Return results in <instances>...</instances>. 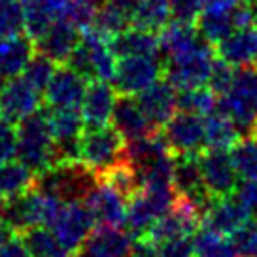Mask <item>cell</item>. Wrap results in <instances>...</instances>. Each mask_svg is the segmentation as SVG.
Here are the masks:
<instances>
[{"mask_svg": "<svg viewBox=\"0 0 257 257\" xmlns=\"http://www.w3.org/2000/svg\"><path fill=\"white\" fill-rule=\"evenodd\" d=\"M204 36H199L195 42L184 49L176 51L174 55L163 59L165 63V78L178 89H193L208 85L210 74L216 64V48H212Z\"/></svg>", "mask_w": 257, "mask_h": 257, "instance_id": "cell-1", "label": "cell"}, {"mask_svg": "<svg viewBox=\"0 0 257 257\" xmlns=\"http://www.w3.org/2000/svg\"><path fill=\"white\" fill-rule=\"evenodd\" d=\"M217 112L233 121L240 137L257 135V64L234 70L231 89L217 98Z\"/></svg>", "mask_w": 257, "mask_h": 257, "instance_id": "cell-2", "label": "cell"}, {"mask_svg": "<svg viewBox=\"0 0 257 257\" xmlns=\"http://www.w3.org/2000/svg\"><path fill=\"white\" fill-rule=\"evenodd\" d=\"M98 185V176L81 161H63L36 174L34 187L63 202H83Z\"/></svg>", "mask_w": 257, "mask_h": 257, "instance_id": "cell-3", "label": "cell"}, {"mask_svg": "<svg viewBox=\"0 0 257 257\" xmlns=\"http://www.w3.org/2000/svg\"><path fill=\"white\" fill-rule=\"evenodd\" d=\"M34 174H40L57 163L55 142L48 123V112L38 110L17 123V157Z\"/></svg>", "mask_w": 257, "mask_h": 257, "instance_id": "cell-4", "label": "cell"}, {"mask_svg": "<svg viewBox=\"0 0 257 257\" xmlns=\"http://www.w3.org/2000/svg\"><path fill=\"white\" fill-rule=\"evenodd\" d=\"M63 204L64 202L53 195L32 187L6 201L2 219L8 223L14 234H23L34 227H49Z\"/></svg>", "mask_w": 257, "mask_h": 257, "instance_id": "cell-5", "label": "cell"}, {"mask_svg": "<svg viewBox=\"0 0 257 257\" xmlns=\"http://www.w3.org/2000/svg\"><path fill=\"white\" fill-rule=\"evenodd\" d=\"M68 64L85 80L112 81L117 66V57L110 48V38L104 36L95 27L81 31V40L68 57Z\"/></svg>", "mask_w": 257, "mask_h": 257, "instance_id": "cell-6", "label": "cell"}, {"mask_svg": "<svg viewBox=\"0 0 257 257\" xmlns=\"http://www.w3.org/2000/svg\"><path fill=\"white\" fill-rule=\"evenodd\" d=\"M174 185H146L128 201L125 229L135 238L144 236L176 202Z\"/></svg>", "mask_w": 257, "mask_h": 257, "instance_id": "cell-7", "label": "cell"}, {"mask_svg": "<svg viewBox=\"0 0 257 257\" xmlns=\"http://www.w3.org/2000/svg\"><path fill=\"white\" fill-rule=\"evenodd\" d=\"M125 148L127 138L113 125L87 128L80 140V161L100 178L125 161Z\"/></svg>", "mask_w": 257, "mask_h": 257, "instance_id": "cell-8", "label": "cell"}, {"mask_svg": "<svg viewBox=\"0 0 257 257\" xmlns=\"http://www.w3.org/2000/svg\"><path fill=\"white\" fill-rule=\"evenodd\" d=\"M165 74V63L161 55H133L117 59L112 85L117 95L135 96L161 80Z\"/></svg>", "mask_w": 257, "mask_h": 257, "instance_id": "cell-9", "label": "cell"}, {"mask_svg": "<svg viewBox=\"0 0 257 257\" xmlns=\"http://www.w3.org/2000/svg\"><path fill=\"white\" fill-rule=\"evenodd\" d=\"M48 123L55 142L57 163L80 161V140L85 133V121L78 108H51Z\"/></svg>", "mask_w": 257, "mask_h": 257, "instance_id": "cell-10", "label": "cell"}, {"mask_svg": "<svg viewBox=\"0 0 257 257\" xmlns=\"http://www.w3.org/2000/svg\"><path fill=\"white\" fill-rule=\"evenodd\" d=\"M96 219L85 202H64L49 229L74 255L95 231Z\"/></svg>", "mask_w": 257, "mask_h": 257, "instance_id": "cell-11", "label": "cell"}, {"mask_svg": "<svg viewBox=\"0 0 257 257\" xmlns=\"http://www.w3.org/2000/svg\"><path fill=\"white\" fill-rule=\"evenodd\" d=\"M172 185L178 197L193 202L201 212V221L204 210L216 197H212L206 189L201 170V153H185L174 155V172H172Z\"/></svg>", "mask_w": 257, "mask_h": 257, "instance_id": "cell-12", "label": "cell"}, {"mask_svg": "<svg viewBox=\"0 0 257 257\" xmlns=\"http://www.w3.org/2000/svg\"><path fill=\"white\" fill-rule=\"evenodd\" d=\"M161 135L174 155L201 153L206 150V131L202 115L180 110L163 127Z\"/></svg>", "mask_w": 257, "mask_h": 257, "instance_id": "cell-13", "label": "cell"}, {"mask_svg": "<svg viewBox=\"0 0 257 257\" xmlns=\"http://www.w3.org/2000/svg\"><path fill=\"white\" fill-rule=\"evenodd\" d=\"M201 170L206 189L212 197L221 199L236 191L240 176L236 172L233 157L227 150H204L201 152Z\"/></svg>", "mask_w": 257, "mask_h": 257, "instance_id": "cell-14", "label": "cell"}, {"mask_svg": "<svg viewBox=\"0 0 257 257\" xmlns=\"http://www.w3.org/2000/svg\"><path fill=\"white\" fill-rule=\"evenodd\" d=\"M40 104L42 91L29 83L23 76L10 80L0 89V117L16 125L38 112Z\"/></svg>", "mask_w": 257, "mask_h": 257, "instance_id": "cell-15", "label": "cell"}, {"mask_svg": "<svg viewBox=\"0 0 257 257\" xmlns=\"http://www.w3.org/2000/svg\"><path fill=\"white\" fill-rule=\"evenodd\" d=\"M137 100L146 119L150 121L152 131L161 133L178 110V89L167 78H163L138 93Z\"/></svg>", "mask_w": 257, "mask_h": 257, "instance_id": "cell-16", "label": "cell"}, {"mask_svg": "<svg viewBox=\"0 0 257 257\" xmlns=\"http://www.w3.org/2000/svg\"><path fill=\"white\" fill-rule=\"evenodd\" d=\"M199 223H201V212L199 208L189 202L187 199L178 197L174 206L161 217L157 223L152 227L150 236L153 240L161 244V242L172 240V238H182V236H193L199 231Z\"/></svg>", "mask_w": 257, "mask_h": 257, "instance_id": "cell-17", "label": "cell"}, {"mask_svg": "<svg viewBox=\"0 0 257 257\" xmlns=\"http://www.w3.org/2000/svg\"><path fill=\"white\" fill-rule=\"evenodd\" d=\"M135 236L125 227L98 225L89 234L76 257H131Z\"/></svg>", "mask_w": 257, "mask_h": 257, "instance_id": "cell-18", "label": "cell"}, {"mask_svg": "<svg viewBox=\"0 0 257 257\" xmlns=\"http://www.w3.org/2000/svg\"><path fill=\"white\" fill-rule=\"evenodd\" d=\"M87 87V80L68 64H64L57 68L48 83L44 91V100L49 108H80Z\"/></svg>", "mask_w": 257, "mask_h": 257, "instance_id": "cell-19", "label": "cell"}, {"mask_svg": "<svg viewBox=\"0 0 257 257\" xmlns=\"http://www.w3.org/2000/svg\"><path fill=\"white\" fill-rule=\"evenodd\" d=\"M255 17L249 12V8L242 2L240 6L233 10H212V12H202L199 21H197V29L201 34L216 46L217 42L227 38L231 32L242 27H249L255 25Z\"/></svg>", "mask_w": 257, "mask_h": 257, "instance_id": "cell-20", "label": "cell"}, {"mask_svg": "<svg viewBox=\"0 0 257 257\" xmlns=\"http://www.w3.org/2000/svg\"><path fill=\"white\" fill-rule=\"evenodd\" d=\"M81 40V31L68 19H57L34 40L38 53L49 57L57 64H64Z\"/></svg>", "mask_w": 257, "mask_h": 257, "instance_id": "cell-21", "label": "cell"}, {"mask_svg": "<svg viewBox=\"0 0 257 257\" xmlns=\"http://www.w3.org/2000/svg\"><path fill=\"white\" fill-rule=\"evenodd\" d=\"M249 212L234 195L214 199L202 214V227L214 229L221 234H234L249 221Z\"/></svg>", "mask_w": 257, "mask_h": 257, "instance_id": "cell-22", "label": "cell"}, {"mask_svg": "<svg viewBox=\"0 0 257 257\" xmlns=\"http://www.w3.org/2000/svg\"><path fill=\"white\" fill-rule=\"evenodd\" d=\"M115 102H117V91L110 81H91L81 102V115L85 121V127L95 128L108 125L112 121Z\"/></svg>", "mask_w": 257, "mask_h": 257, "instance_id": "cell-23", "label": "cell"}, {"mask_svg": "<svg viewBox=\"0 0 257 257\" xmlns=\"http://www.w3.org/2000/svg\"><path fill=\"white\" fill-rule=\"evenodd\" d=\"M83 202L93 212L98 225H115V227L125 225L128 201L112 185L98 182V185L89 193Z\"/></svg>", "mask_w": 257, "mask_h": 257, "instance_id": "cell-24", "label": "cell"}, {"mask_svg": "<svg viewBox=\"0 0 257 257\" xmlns=\"http://www.w3.org/2000/svg\"><path fill=\"white\" fill-rule=\"evenodd\" d=\"M216 55L233 66L257 64V25L242 27L216 44Z\"/></svg>", "mask_w": 257, "mask_h": 257, "instance_id": "cell-25", "label": "cell"}, {"mask_svg": "<svg viewBox=\"0 0 257 257\" xmlns=\"http://www.w3.org/2000/svg\"><path fill=\"white\" fill-rule=\"evenodd\" d=\"M34 55V40L27 34L0 38V89L10 80L21 76Z\"/></svg>", "mask_w": 257, "mask_h": 257, "instance_id": "cell-26", "label": "cell"}, {"mask_svg": "<svg viewBox=\"0 0 257 257\" xmlns=\"http://www.w3.org/2000/svg\"><path fill=\"white\" fill-rule=\"evenodd\" d=\"M112 123L127 140H137V138L148 137L153 133L152 125L146 119L138 100L131 95L117 96V102L112 113Z\"/></svg>", "mask_w": 257, "mask_h": 257, "instance_id": "cell-27", "label": "cell"}, {"mask_svg": "<svg viewBox=\"0 0 257 257\" xmlns=\"http://www.w3.org/2000/svg\"><path fill=\"white\" fill-rule=\"evenodd\" d=\"M70 0H21L25 10V31L36 40L49 25L63 19Z\"/></svg>", "mask_w": 257, "mask_h": 257, "instance_id": "cell-28", "label": "cell"}, {"mask_svg": "<svg viewBox=\"0 0 257 257\" xmlns=\"http://www.w3.org/2000/svg\"><path fill=\"white\" fill-rule=\"evenodd\" d=\"M110 48L117 59L133 55H161L157 32L146 31L140 27H128L127 31L110 38Z\"/></svg>", "mask_w": 257, "mask_h": 257, "instance_id": "cell-29", "label": "cell"}, {"mask_svg": "<svg viewBox=\"0 0 257 257\" xmlns=\"http://www.w3.org/2000/svg\"><path fill=\"white\" fill-rule=\"evenodd\" d=\"M36 184V174L19 159L0 163V197L6 201L32 189Z\"/></svg>", "mask_w": 257, "mask_h": 257, "instance_id": "cell-30", "label": "cell"}, {"mask_svg": "<svg viewBox=\"0 0 257 257\" xmlns=\"http://www.w3.org/2000/svg\"><path fill=\"white\" fill-rule=\"evenodd\" d=\"M19 236L31 257H76L49 227H34Z\"/></svg>", "mask_w": 257, "mask_h": 257, "instance_id": "cell-31", "label": "cell"}, {"mask_svg": "<svg viewBox=\"0 0 257 257\" xmlns=\"http://www.w3.org/2000/svg\"><path fill=\"white\" fill-rule=\"evenodd\" d=\"M204 131L206 150H229L242 138L233 121L217 110L204 117Z\"/></svg>", "mask_w": 257, "mask_h": 257, "instance_id": "cell-32", "label": "cell"}, {"mask_svg": "<svg viewBox=\"0 0 257 257\" xmlns=\"http://www.w3.org/2000/svg\"><path fill=\"white\" fill-rule=\"evenodd\" d=\"M193 246L195 257H238L233 240L208 227H199V231L193 234Z\"/></svg>", "mask_w": 257, "mask_h": 257, "instance_id": "cell-33", "label": "cell"}, {"mask_svg": "<svg viewBox=\"0 0 257 257\" xmlns=\"http://www.w3.org/2000/svg\"><path fill=\"white\" fill-rule=\"evenodd\" d=\"M133 23L146 31L161 32L170 23V0H140Z\"/></svg>", "mask_w": 257, "mask_h": 257, "instance_id": "cell-34", "label": "cell"}, {"mask_svg": "<svg viewBox=\"0 0 257 257\" xmlns=\"http://www.w3.org/2000/svg\"><path fill=\"white\" fill-rule=\"evenodd\" d=\"M178 110L206 117L217 110V95L208 85L178 91Z\"/></svg>", "mask_w": 257, "mask_h": 257, "instance_id": "cell-35", "label": "cell"}, {"mask_svg": "<svg viewBox=\"0 0 257 257\" xmlns=\"http://www.w3.org/2000/svg\"><path fill=\"white\" fill-rule=\"evenodd\" d=\"M231 157L240 180H257V135L242 137L233 146Z\"/></svg>", "mask_w": 257, "mask_h": 257, "instance_id": "cell-36", "label": "cell"}, {"mask_svg": "<svg viewBox=\"0 0 257 257\" xmlns=\"http://www.w3.org/2000/svg\"><path fill=\"white\" fill-rule=\"evenodd\" d=\"M133 23V16L123 12V10L115 8V6H110V4H102L100 10H98V16H96L95 27L96 31H100L104 36L108 38H113L117 36L119 32L127 31Z\"/></svg>", "mask_w": 257, "mask_h": 257, "instance_id": "cell-37", "label": "cell"}, {"mask_svg": "<svg viewBox=\"0 0 257 257\" xmlns=\"http://www.w3.org/2000/svg\"><path fill=\"white\" fill-rule=\"evenodd\" d=\"M55 70H57L55 61H51L49 57L42 55V53L36 51V53L32 55L31 61L27 63V66H25V70L21 76H23L29 83H32L34 87L40 89L42 93H44L46 87H48V83L51 81V78H53Z\"/></svg>", "mask_w": 257, "mask_h": 257, "instance_id": "cell-38", "label": "cell"}, {"mask_svg": "<svg viewBox=\"0 0 257 257\" xmlns=\"http://www.w3.org/2000/svg\"><path fill=\"white\" fill-rule=\"evenodd\" d=\"M25 31V10L21 0H0V38Z\"/></svg>", "mask_w": 257, "mask_h": 257, "instance_id": "cell-39", "label": "cell"}, {"mask_svg": "<svg viewBox=\"0 0 257 257\" xmlns=\"http://www.w3.org/2000/svg\"><path fill=\"white\" fill-rule=\"evenodd\" d=\"M102 2L104 0H70L64 12V19L74 23L80 31H85L95 25Z\"/></svg>", "mask_w": 257, "mask_h": 257, "instance_id": "cell-40", "label": "cell"}, {"mask_svg": "<svg viewBox=\"0 0 257 257\" xmlns=\"http://www.w3.org/2000/svg\"><path fill=\"white\" fill-rule=\"evenodd\" d=\"M234 68L233 64L225 63L221 59H217L216 64H214V68H212V74H210V80H208V87L214 91L219 96H223L231 85H233V80H234Z\"/></svg>", "mask_w": 257, "mask_h": 257, "instance_id": "cell-41", "label": "cell"}, {"mask_svg": "<svg viewBox=\"0 0 257 257\" xmlns=\"http://www.w3.org/2000/svg\"><path fill=\"white\" fill-rule=\"evenodd\" d=\"M233 246L238 257H257V223H246L233 234Z\"/></svg>", "mask_w": 257, "mask_h": 257, "instance_id": "cell-42", "label": "cell"}, {"mask_svg": "<svg viewBox=\"0 0 257 257\" xmlns=\"http://www.w3.org/2000/svg\"><path fill=\"white\" fill-rule=\"evenodd\" d=\"M201 14V0H170V19L172 21L197 25Z\"/></svg>", "mask_w": 257, "mask_h": 257, "instance_id": "cell-43", "label": "cell"}, {"mask_svg": "<svg viewBox=\"0 0 257 257\" xmlns=\"http://www.w3.org/2000/svg\"><path fill=\"white\" fill-rule=\"evenodd\" d=\"M17 157V125L0 117V163Z\"/></svg>", "mask_w": 257, "mask_h": 257, "instance_id": "cell-44", "label": "cell"}, {"mask_svg": "<svg viewBox=\"0 0 257 257\" xmlns=\"http://www.w3.org/2000/svg\"><path fill=\"white\" fill-rule=\"evenodd\" d=\"M159 257H195L193 236H182V238L161 242Z\"/></svg>", "mask_w": 257, "mask_h": 257, "instance_id": "cell-45", "label": "cell"}, {"mask_svg": "<svg viewBox=\"0 0 257 257\" xmlns=\"http://www.w3.org/2000/svg\"><path fill=\"white\" fill-rule=\"evenodd\" d=\"M233 195L249 212L257 210V180H242V182H238V187H236V191Z\"/></svg>", "mask_w": 257, "mask_h": 257, "instance_id": "cell-46", "label": "cell"}, {"mask_svg": "<svg viewBox=\"0 0 257 257\" xmlns=\"http://www.w3.org/2000/svg\"><path fill=\"white\" fill-rule=\"evenodd\" d=\"M131 257H159V244L153 240L150 234L138 236L133 242Z\"/></svg>", "mask_w": 257, "mask_h": 257, "instance_id": "cell-47", "label": "cell"}, {"mask_svg": "<svg viewBox=\"0 0 257 257\" xmlns=\"http://www.w3.org/2000/svg\"><path fill=\"white\" fill-rule=\"evenodd\" d=\"M0 257H31V253L25 246V242L21 240V236L16 234L0 248Z\"/></svg>", "mask_w": 257, "mask_h": 257, "instance_id": "cell-48", "label": "cell"}, {"mask_svg": "<svg viewBox=\"0 0 257 257\" xmlns=\"http://www.w3.org/2000/svg\"><path fill=\"white\" fill-rule=\"evenodd\" d=\"M244 0H201L202 12H212V10H233L240 6Z\"/></svg>", "mask_w": 257, "mask_h": 257, "instance_id": "cell-49", "label": "cell"}, {"mask_svg": "<svg viewBox=\"0 0 257 257\" xmlns=\"http://www.w3.org/2000/svg\"><path fill=\"white\" fill-rule=\"evenodd\" d=\"M104 4H110V6H115V8L123 10V12H127V14H135V10L138 8V4H140V0H104Z\"/></svg>", "mask_w": 257, "mask_h": 257, "instance_id": "cell-50", "label": "cell"}, {"mask_svg": "<svg viewBox=\"0 0 257 257\" xmlns=\"http://www.w3.org/2000/svg\"><path fill=\"white\" fill-rule=\"evenodd\" d=\"M12 236H14V231H12V229L8 227V223L0 217V248H2V246H4Z\"/></svg>", "mask_w": 257, "mask_h": 257, "instance_id": "cell-51", "label": "cell"}, {"mask_svg": "<svg viewBox=\"0 0 257 257\" xmlns=\"http://www.w3.org/2000/svg\"><path fill=\"white\" fill-rule=\"evenodd\" d=\"M244 4L249 8V12L253 14V17H255V21H257V0H244Z\"/></svg>", "mask_w": 257, "mask_h": 257, "instance_id": "cell-52", "label": "cell"}, {"mask_svg": "<svg viewBox=\"0 0 257 257\" xmlns=\"http://www.w3.org/2000/svg\"><path fill=\"white\" fill-rule=\"evenodd\" d=\"M4 206H6V199L0 197V217H2V214H4Z\"/></svg>", "mask_w": 257, "mask_h": 257, "instance_id": "cell-53", "label": "cell"}, {"mask_svg": "<svg viewBox=\"0 0 257 257\" xmlns=\"http://www.w3.org/2000/svg\"><path fill=\"white\" fill-rule=\"evenodd\" d=\"M255 219H257V210H255ZM255 223H257V221H255Z\"/></svg>", "mask_w": 257, "mask_h": 257, "instance_id": "cell-54", "label": "cell"}]
</instances>
